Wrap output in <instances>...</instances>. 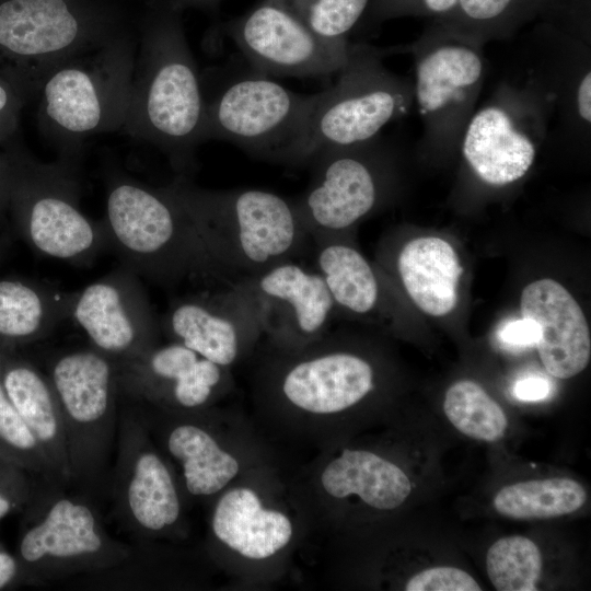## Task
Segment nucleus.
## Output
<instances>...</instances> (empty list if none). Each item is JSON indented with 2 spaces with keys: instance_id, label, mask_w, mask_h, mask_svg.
I'll return each instance as SVG.
<instances>
[{
  "instance_id": "f257e3e1",
  "label": "nucleus",
  "mask_w": 591,
  "mask_h": 591,
  "mask_svg": "<svg viewBox=\"0 0 591 591\" xmlns=\"http://www.w3.org/2000/svg\"><path fill=\"white\" fill-rule=\"evenodd\" d=\"M138 20V46L123 129L161 150L187 176L202 142L206 96L181 11L148 0Z\"/></svg>"
},
{
  "instance_id": "f03ea898",
  "label": "nucleus",
  "mask_w": 591,
  "mask_h": 591,
  "mask_svg": "<svg viewBox=\"0 0 591 591\" xmlns=\"http://www.w3.org/2000/svg\"><path fill=\"white\" fill-rule=\"evenodd\" d=\"M222 282L294 259L311 240L293 201L263 189L213 190L177 175L164 186Z\"/></svg>"
},
{
  "instance_id": "7ed1b4c3",
  "label": "nucleus",
  "mask_w": 591,
  "mask_h": 591,
  "mask_svg": "<svg viewBox=\"0 0 591 591\" xmlns=\"http://www.w3.org/2000/svg\"><path fill=\"white\" fill-rule=\"evenodd\" d=\"M138 46L135 28L57 67L42 81L38 124L59 159L79 162L84 140L123 128Z\"/></svg>"
},
{
  "instance_id": "20e7f679",
  "label": "nucleus",
  "mask_w": 591,
  "mask_h": 591,
  "mask_svg": "<svg viewBox=\"0 0 591 591\" xmlns=\"http://www.w3.org/2000/svg\"><path fill=\"white\" fill-rule=\"evenodd\" d=\"M107 248L120 265L159 285L187 278L221 281L181 207L162 187L121 173L106 181Z\"/></svg>"
},
{
  "instance_id": "39448f33",
  "label": "nucleus",
  "mask_w": 591,
  "mask_h": 591,
  "mask_svg": "<svg viewBox=\"0 0 591 591\" xmlns=\"http://www.w3.org/2000/svg\"><path fill=\"white\" fill-rule=\"evenodd\" d=\"M137 24L112 0H0V72L31 100L55 67Z\"/></svg>"
},
{
  "instance_id": "423d86ee",
  "label": "nucleus",
  "mask_w": 591,
  "mask_h": 591,
  "mask_svg": "<svg viewBox=\"0 0 591 591\" xmlns=\"http://www.w3.org/2000/svg\"><path fill=\"white\" fill-rule=\"evenodd\" d=\"M40 482L22 511L15 556L23 584L99 575L129 559L134 546L108 534L91 497Z\"/></svg>"
},
{
  "instance_id": "0eeeda50",
  "label": "nucleus",
  "mask_w": 591,
  "mask_h": 591,
  "mask_svg": "<svg viewBox=\"0 0 591 591\" xmlns=\"http://www.w3.org/2000/svg\"><path fill=\"white\" fill-rule=\"evenodd\" d=\"M1 153L8 167V207L34 251L85 265L107 250L103 221L90 219L80 208L78 163L37 161L14 138Z\"/></svg>"
},
{
  "instance_id": "6e6552de",
  "label": "nucleus",
  "mask_w": 591,
  "mask_h": 591,
  "mask_svg": "<svg viewBox=\"0 0 591 591\" xmlns=\"http://www.w3.org/2000/svg\"><path fill=\"white\" fill-rule=\"evenodd\" d=\"M46 374L60 406L71 484L100 497L108 490L118 431L116 362L91 346L57 355Z\"/></svg>"
},
{
  "instance_id": "1a4fd4ad",
  "label": "nucleus",
  "mask_w": 591,
  "mask_h": 591,
  "mask_svg": "<svg viewBox=\"0 0 591 591\" xmlns=\"http://www.w3.org/2000/svg\"><path fill=\"white\" fill-rule=\"evenodd\" d=\"M318 93H296L258 72L243 76L206 100L202 142L230 141L274 162L302 164Z\"/></svg>"
},
{
  "instance_id": "9d476101",
  "label": "nucleus",
  "mask_w": 591,
  "mask_h": 591,
  "mask_svg": "<svg viewBox=\"0 0 591 591\" xmlns=\"http://www.w3.org/2000/svg\"><path fill=\"white\" fill-rule=\"evenodd\" d=\"M336 82L318 93L308 131L302 164L321 152L375 140L391 120L407 109L413 86L389 72L380 55L351 45Z\"/></svg>"
},
{
  "instance_id": "9b49d317",
  "label": "nucleus",
  "mask_w": 591,
  "mask_h": 591,
  "mask_svg": "<svg viewBox=\"0 0 591 591\" xmlns=\"http://www.w3.org/2000/svg\"><path fill=\"white\" fill-rule=\"evenodd\" d=\"M119 408L108 494L120 526L137 542L179 536L183 490L136 407Z\"/></svg>"
},
{
  "instance_id": "f8f14e48",
  "label": "nucleus",
  "mask_w": 591,
  "mask_h": 591,
  "mask_svg": "<svg viewBox=\"0 0 591 591\" xmlns=\"http://www.w3.org/2000/svg\"><path fill=\"white\" fill-rule=\"evenodd\" d=\"M273 350L259 374L258 392L290 416L322 422L358 405L374 390L372 364L336 347L327 333L299 350Z\"/></svg>"
},
{
  "instance_id": "ddd939ff",
  "label": "nucleus",
  "mask_w": 591,
  "mask_h": 591,
  "mask_svg": "<svg viewBox=\"0 0 591 591\" xmlns=\"http://www.w3.org/2000/svg\"><path fill=\"white\" fill-rule=\"evenodd\" d=\"M482 45L438 21L414 45L413 94L426 138H462L482 88Z\"/></svg>"
},
{
  "instance_id": "4468645a",
  "label": "nucleus",
  "mask_w": 591,
  "mask_h": 591,
  "mask_svg": "<svg viewBox=\"0 0 591 591\" xmlns=\"http://www.w3.org/2000/svg\"><path fill=\"white\" fill-rule=\"evenodd\" d=\"M225 31L264 76L328 77L345 65L350 47L321 39L277 0H262Z\"/></svg>"
},
{
  "instance_id": "2eb2a0df",
  "label": "nucleus",
  "mask_w": 591,
  "mask_h": 591,
  "mask_svg": "<svg viewBox=\"0 0 591 591\" xmlns=\"http://www.w3.org/2000/svg\"><path fill=\"white\" fill-rule=\"evenodd\" d=\"M236 281L251 298L271 348L299 350L327 333L335 309L316 270L291 259Z\"/></svg>"
},
{
  "instance_id": "dca6fc26",
  "label": "nucleus",
  "mask_w": 591,
  "mask_h": 591,
  "mask_svg": "<svg viewBox=\"0 0 591 591\" xmlns=\"http://www.w3.org/2000/svg\"><path fill=\"white\" fill-rule=\"evenodd\" d=\"M161 333L224 368L263 335L256 309L237 281L174 300L159 321Z\"/></svg>"
},
{
  "instance_id": "f3484780",
  "label": "nucleus",
  "mask_w": 591,
  "mask_h": 591,
  "mask_svg": "<svg viewBox=\"0 0 591 591\" xmlns=\"http://www.w3.org/2000/svg\"><path fill=\"white\" fill-rule=\"evenodd\" d=\"M70 317L93 348L113 359L146 352L161 334L139 276L121 265L73 293Z\"/></svg>"
},
{
  "instance_id": "a211bd4d",
  "label": "nucleus",
  "mask_w": 591,
  "mask_h": 591,
  "mask_svg": "<svg viewBox=\"0 0 591 591\" xmlns=\"http://www.w3.org/2000/svg\"><path fill=\"white\" fill-rule=\"evenodd\" d=\"M373 141L326 150L310 162L313 177L293 204L312 241L337 237L376 206L381 189L370 160Z\"/></svg>"
},
{
  "instance_id": "6ab92c4d",
  "label": "nucleus",
  "mask_w": 591,
  "mask_h": 591,
  "mask_svg": "<svg viewBox=\"0 0 591 591\" xmlns=\"http://www.w3.org/2000/svg\"><path fill=\"white\" fill-rule=\"evenodd\" d=\"M120 395L134 403L170 410L205 409L228 386V368L175 341L114 359Z\"/></svg>"
},
{
  "instance_id": "aec40b11",
  "label": "nucleus",
  "mask_w": 591,
  "mask_h": 591,
  "mask_svg": "<svg viewBox=\"0 0 591 591\" xmlns=\"http://www.w3.org/2000/svg\"><path fill=\"white\" fill-rule=\"evenodd\" d=\"M149 407L164 424L141 418L151 436L157 438L162 453L172 466L176 465L173 468L184 494L210 498L231 485L240 474L241 463L202 420L204 409L185 412Z\"/></svg>"
},
{
  "instance_id": "412c9836",
  "label": "nucleus",
  "mask_w": 591,
  "mask_h": 591,
  "mask_svg": "<svg viewBox=\"0 0 591 591\" xmlns=\"http://www.w3.org/2000/svg\"><path fill=\"white\" fill-rule=\"evenodd\" d=\"M520 308L523 317L537 323L535 344L546 371L569 379L583 371L591 357L590 329L584 313L572 294L549 278L524 287Z\"/></svg>"
},
{
  "instance_id": "4be33fe9",
  "label": "nucleus",
  "mask_w": 591,
  "mask_h": 591,
  "mask_svg": "<svg viewBox=\"0 0 591 591\" xmlns=\"http://www.w3.org/2000/svg\"><path fill=\"white\" fill-rule=\"evenodd\" d=\"M216 544L241 559L254 563L276 558L294 537L287 512L266 506L247 485L229 486L219 494L210 517Z\"/></svg>"
},
{
  "instance_id": "5701e85b",
  "label": "nucleus",
  "mask_w": 591,
  "mask_h": 591,
  "mask_svg": "<svg viewBox=\"0 0 591 591\" xmlns=\"http://www.w3.org/2000/svg\"><path fill=\"white\" fill-rule=\"evenodd\" d=\"M462 153L484 183L502 187L526 174L536 148L512 111L491 104L471 116L462 135Z\"/></svg>"
},
{
  "instance_id": "b1692460",
  "label": "nucleus",
  "mask_w": 591,
  "mask_h": 591,
  "mask_svg": "<svg viewBox=\"0 0 591 591\" xmlns=\"http://www.w3.org/2000/svg\"><path fill=\"white\" fill-rule=\"evenodd\" d=\"M0 383L34 434L63 486L71 484L68 445L60 406L47 378L33 363L3 351Z\"/></svg>"
},
{
  "instance_id": "393cba45",
  "label": "nucleus",
  "mask_w": 591,
  "mask_h": 591,
  "mask_svg": "<svg viewBox=\"0 0 591 591\" xmlns=\"http://www.w3.org/2000/svg\"><path fill=\"white\" fill-rule=\"evenodd\" d=\"M317 487L322 496L337 500L357 496L378 510L398 508L412 491L410 479L398 465L361 449H344L322 465Z\"/></svg>"
},
{
  "instance_id": "a878e982",
  "label": "nucleus",
  "mask_w": 591,
  "mask_h": 591,
  "mask_svg": "<svg viewBox=\"0 0 591 591\" xmlns=\"http://www.w3.org/2000/svg\"><path fill=\"white\" fill-rule=\"evenodd\" d=\"M396 270L406 293L424 313L444 316L455 308L463 267L448 241L438 236L410 240L397 255Z\"/></svg>"
},
{
  "instance_id": "bb28decb",
  "label": "nucleus",
  "mask_w": 591,
  "mask_h": 591,
  "mask_svg": "<svg viewBox=\"0 0 591 591\" xmlns=\"http://www.w3.org/2000/svg\"><path fill=\"white\" fill-rule=\"evenodd\" d=\"M73 293L26 279L0 280V351L47 337L70 317Z\"/></svg>"
},
{
  "instance_id": "cd10ccee",
  "label": "nucleus",
  "mask_w": 591,
  "mask_h": 591,
  "mask_svg": "<svg viewBox=\"0 0 591 591\" xmlns=\"http://www.w3.org/2000/svg\"><path fill=\"white\" fill-rule=\"evenodd\" d=\"M581 3L587 0H459L449 15L434 21L483 44L507 37L537 16L572 14Z\"/></svg>"
},
{
  "instance_id": "c85d7f7f",
  "label": "nucleus",
  "mask_w": 591,
  "mask_h": 591,
  "mask_svg": "<svg viewBox=\"0 0 591 591\" xmlns=\"http://www.w3.org/2000/svg\"><path fill=\"white\" fill-rule=\"evenodd\" d=\"M316 271L321 275L334 303L354 314L374 310L380 297L375 271L355 247L337 237L314 242Z\"/></svg>"
},
{
  "instance_id": "c756f323",
  "label": "nucleus",
  "mask_w": 591,
  "mask_h": 591,
  "mask_svg": "<svg viewBox=\"0 0 591 591\" xmlns=\"http://www.w3.org/2000/svg\"><path fill=\"white\" fill-rule=\"evenodd\" d=\"M587 500L586 489L567 477L514 483L495 496L496 511L512 519H547L569 514Z\"/></svg>"
},
{
  "instance_id": "7c9ffc66",
  "label": "nucleus",
  "mask_w": 591,
  "mask_h": 591,
  "mask_svg": "<svg viewBox=\"0 0 591 591\" xmlns=\"http://www.w3.org/2000/svg\"><path fill=\"white\" fill-rule=\"evenodd\" d=\"M443 410L455 429L476 440L498 441L508 427L502 408L472 380L457 381L448 389Z\"/></svg>"
},
{
  "instance_id": "2f4dec72",
  "label": "nucleus",
  "mask_w": 591,
  "mask_h": 591,
  "mask_svg": "<svg viewBox=\"0 0 591 591\" xmlns=\"http://www.w3.org/2000/svg\"><path fill=\"white\" fill-rule=\"evenodd\" d=\"M486 569L499 591H535L542 571V555L530 538L506 536L489 547Z\"/></svg>"
},
{
  "instance_id": "473e14b6",
  "label": "nucleus",
  "mask_w": 591,
  "mask_h": 591,
  "mask_svg": "<svg viewBox=\"0 0 591 591\" xmlns=\"http://www.w3.org/2000/svg\"><path fill=\"white\" fill-rule=\"evenodd\" d=\"M321 39L349 46L348 36L371 0H277Z\"/></svg>"
},
{
  "instance_id": "72a5a7b5",
  "label": "nucleus",
  "mask_w": 591,
  "mask_h": 591,
  "mask_svg": "<svg viewBox=\"0 0 591 591\" xmlns=\"http://www.w3.org/2000/svg\"><path fill=\"white\" fill-rule=\"evenodd\" d=\"M0 460L22 467L38 478L61 484L34 434L5 395L1 383Z\"/></svg>"
},
{
  "instance_id": "f704fd0d",
  "label": "nucleus",
  "mask_w": 591,
  "mask_h": 591,
  "mask_svg": "<svg viewBox=\"0 0 591 591\" xmlns=\"http://www.w3.org/2000/svg\"><path fill=\"white\" fill-rule=\"evenodd\" d=\"M459 0H371L370 21L383 22L402 16H432L434 20L449 15Z\"/></svg>"
},
{
  "instance_id": "c9c22d12",
  "label": "nucleus",
  "mask_w": 591,
  "mask_h": 591,
  "mask_svg": "<svg viewBox=\"0 0 591 591\" xmlns=\"http://www.w3.org/2000/svg\"><path fill=\"white\" fill-rule=\"evenodd\" d=\"M35 477L22 467L0 460V521L24 510L35 491Z\"/></svg>"
},
{
  "instance_id": "e433bc0d",
  "label": "nucleus",
  "mask_w": 591,
  "mask_h": 591,
  "mask_svg": "<svg viewBox=\"0 0 591 591\" xmlns=\"http://www.w3.org/2000/svg\"><path fill=\"white\" fill-rule=\"evenodd\" d=\"M479 584L466 571L454 567L427 568L412 576L407 591H480Z\"/></svg>"
},
{
  "instance_id": "4c0bfd02",
  "label": "nucleus",
  "mask_w": 591,
  "mask_h": 591,
  "mask_svg": "<svg viewBox=\"0 0 591 591\" xmlns=\"http://www.w3.org/2000/svg\"><path fill=\"white\" fill-rule=\"evenodd\" d=\"M26 101L23 92L0 72V147L14 138L20 113Z\"/></svg>"
},
{
  "instance_id": "58836bf2",
  "label": "nucleus",
  "mask_w": 591,
  "mask_h": 591,
  "mask_svg": "<svg viewBox=\"0 0 591 591\" xmlns=\"http://www.w3.org/2000/svg\"><path fill=\"white\" fill-rule=\"evenodd\" d=\"M540 328L536 322L528 317L511 320L501 325L499 340L511 347H529L536 344Z\"/></svg>"
},
{
  "instance_id": "ea45409f",
  "label": "nucleus",
  "mask_w": 591,
  "mask_h": 591,
  "mask_svg": "<svg viewBox=\"0 0 591 591\" xmlns=\"http://www.w3.org/2000/svg\"><path fill=\"white\" fill-rule=\"evenodd\" d=\"M551 392L549 382L538 375H529L519 380L513 387V395L523 402L542 401Z\"/></svg>"
},
{
  "instance_id": "a19ab883",
  "label": "nucleus",
  "mask_w": 591,
  "mask_h": 591,
  "mask_svg": "<svg viewBox=\"0 0 591 591\" xmlns=\"http://www.w3.org/2000/svg\"><path fill=\"white\" fill-rule=\"evenodd\" d=\"M23 584L18 558L0 546V590Z\"/></svg>"
},
{
  "instance_id": "79ce46f5",
  "label": "nucleus",
  "mask_w": 591,
  "mask_h": 591,
  "mask_svg": "<svg viewBox=\"0 0 591 591\" xmlns=\"http://www.w3.org/2000/svg\"><path fill=\"white\" fill-rule=\"evenodd\" d=\"M575 103L579 118L589 126L591 121V73L589 69L577 82Z\"/></svg>"
},
{
  "instance_id": "37998d69",
  "label": "nucleus",
  "mask_w": 591,
  "mask_h": 591,
  "mask_svg": "<svg viewBox=\"0 0 591 591\" xmlns=\"http://www.w3.org/2000/svg\"><path fill=\"white\" fill-rule=\"evenodd\" d=\"M9 177L8 167L2 153L0 152V213L8 207Z\"/></svg>"
},
{
  "instance_id": "c03bdc74",
  "label": "nucleus",
  "mask_w": 591,
  "mask_h": 591,
  "mask_svg": "<svg viewBox=\"0 0 591 591\" xmlns=\"http://www.w3.org/2000/svg\"><path fill=\"white\" fill-rule=\"evenodd\" d=\"M169 7L182 11L185 8L189 7H205L209 5L210 3L216 2L217 0H159Z\"/></svg>"
},
{
  "instance_id": "a18cd8bd",
  "label": "nucleus",
  "mask_w": 591,
  "mask_h": 591,
  "mask_svg": "<svg viewBox=\"0 0 591 591\" xmlns=\"http://www.w3.org/2000/svg\"><path fill=\"white\" fill-rule=\"evenodd\" d=\"M3 351H0V359H1V355H2Z\"/></svg>"
}]
</instances>
